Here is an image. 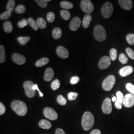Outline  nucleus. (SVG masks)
Here are the masks:
<instances>
[{
    "mask_svg": "<svg viewBox=\"0 0 134 134\" xmlns=\"http://www.w3.org/2000/svg\"><path fill=\"white\" fill-rule=\"evenodd\" d=\"M80 81V77L77 76H75L71 77L70 80V83L71 85H76Z\"/></svg>",
    "mask_w": 134,
    "mask_h": 134,
    "instance_id": "44",
    "label": "nucleus"
},
{
    "mask_svg": "<svg viewBox=\"0 0 134 134\" xmlns=\"http://www.w3.org/2000/svg\"><path fill=\"white\" fill-rule=\"evenodd\" d=\"M90 134H101V131L98 129L93 130Z\"/></svg>",
    "mask_w": 134,
    "mask_h": 134,
    "instance_id": "48",
    "label": "nucleus"
},
{
    "mask_svg": "<svg viewBox=\"0 0 134 134\" xmlns=\"http://www.w3.org/2000/svg\"><path fill=\"white\" fill-rule=\"evenodd\" d=\"M56 53L59 57L62 59H67L69 55L67 49L62 46L58 47L56 49Z\"/></svg>",
    "mask_w": 134,
    "mask_h": 134,
    "instance_id": "15",
    "label": "nucleus"
},
{
    "mask_svg": "<svg viewBox=\"0 0 134 134\" xmlns=\"http://www.w3.org/2000/svg\"><path fill=\"white\" fill-rule=\"evenodd\" d=\"M26 10V8L24 5H18L15 9V12L16 13L18 14H22L24 13Z\"/></svg>",
    "mask_w": 134,
    "mask_h": 134,
    "instance_id": "32",
    "label": "nucleus"
},
{
    "mask_svg": "<svg viewBox=\"0 0 134 134\" xmlns=\"http://www.w3.org/2000/svg\"><path fill=\"white\" fill-rule=\"evenodd\" d=\"M11 107L18 115L23 116L27 112V107L26 104L22 101L15 100L11 103Z\"/></svg>",
    "mask_w": 134,
    "mask_h": 134,
    "instance_id": "1",
    "label": "nucleus"
},
{
    "mask_svg": "<svg viewBox=\"0 0 134 134\" xmlns=\"http://www.w3.org/2000/svg\"><path fill=\"white\" fill-rule=\"evenodd\" d=\"M11 15H12V13H10L8 10H6L0 14V19L2 20H6L9 19L11 16Z\"/></svg>",
    "mask_w": 134,
    "mask_h": 134,
    "instance_id": "31",
    "label": "nucleus"
},
{
    "mask_svg": "<svg viewBox=\"0 0 134 134\" xmlns=\"http://www.w3.org/2000/svg\"><path fill=\"white\" fill-rule=\"evenodd\" d=\"M29 24L28 23V21H27V19H21V20H20L19 22L18 23V26L19 27V28H24L25 26H27Z\"/></svg>",
    "mask_w": 134,
    "mask_h": 134,
    "instance_id": "41",
    "label": "nucleus"
},
{
    "mask_svg": "<svg viewBox=\"0 0 134 134\" xmlns=\"http://www.w3.org/2000/svg\"><path fill=\"white\" fill-rule=\"evenodd\" d=\"M36 23L39 29H45L47 27V23L42 18H39L36 20Z\"/></svg>",
    "mask_w": 134,
    "mask_h": 134,
    "instance_id": "24",
    "label": "nucleus"
},
{
    "mask_svg": "<svg viewBox=\"0 0 134 134\" xmlns=\"http://www.w3.org/2000/svg\"><path fill=\"white\" fill-rule=\"evenodd\" d=\"M51 1L50 0H35V2L42 8H45L47 7V2Z\"/></svg>",
    "mask_w": 134,
    "mask_h": 134,
    "instance_id": "35",
    "label": "nucleus"
},
{
    "mask_svg": "<svg viewBox=\"0 0 134 134\" xmlns=\"http://www.w3.org/2000/svg\"><path fill=\"white\" fill-rule=\"evenodd\" d=\"M111 60L110 57L107 56L101 58L98 63L99 68L101 70H105L107 69L111 65Z\"/></svg>",
    "mask_w": 134,
    "mask_h": 134,
    "instance_id": "10",
    "label": "nucleus"
},
{
    "mask_svg": "<svg viewBox=\"0 0 134 134\" xmlns=\"http://www.w3.org/2000/svg\"><path fill=\"white\" fill-rule=\"evenodd\" d=\"M15 2L14 0H10L8 1L7 5V10H8L10 13H12L14 10Z\"/></svg>",
    "mask_w": 134,
    "mask_h": 134,
    "instance_id": "29",
    "label": "nucleus"
},
{
    "mask_svg": "<svg viewBox=\"0 0 134 134\" xmlns=\"http://www.w3.org/2000/svg\"><path fill=\"white\" fill-rule=\"evenodd\" d=\"M43 114L44 116L50 120H57L58 114L57 112L52 108L50 107H46L43 110Z\"/></svg>",
    "mask_w": 134,
    "mask_h": 134,
    "instance_id": "8",
    "label": "nucleus"
},
{
    "mask_svg": "<svg viewBox=\"0 0 134 134\" xmlns=\"http://www.w3.org/2000/svg\"><path fill=\"white\" fill-rule=\"evenodd\" d=\"M5 112V107L2 102H0V115H3Z\"/></svg>",
    "mask_w": 134,
    "mask_h": 134,
    "instance_id": "45",
    "label": "nucleus"
},
{
    "mask_svg": "<svg viewBox=\"0 0 134 134\" xmlns=\"http://www.w3.org/2000/svg\"><path fill=\"white\" fill-rule=\"evenodd\" d=\"M60 86V82L59 80L56 79L51 83V88L53 91H56L58 90Z\"/></svg>",
    "mask_w": 134,
    "mask_h": 134,
    "instance_id": "37",
    "label": "nucleus"
},
{
    "mask_svg": "<svg viewBox=\"0 0 134 134\" xmlns=\"http://www.w3.org/2000/svg\"><path fill=\"white\" fill-rule=\"evenodd\" d=\"M62 35V30L59 27H55L52 31V36L55 39H58L61 38Z\"/></svg>",
    "mask_w": 134,
    "mask_h": 134,
    "instance_id": "21",
    "label": "nucleus"
},
{
    "mask_svg": "<svg viewBox=\"0 0 134 134\" xmlns=\"http://www.w3.org/2000/svg\"><path fill=\"white\" fill-rule=\"evenodd\" d=\"M60 14L63 19L66 20H69L71 17V14L70 12L67 10H62L60 12Z\"/></svg>",
    "mask_w": 134,
    "mask_h": 134,
    "instance_id": "30",
    "label": "nucleus"
},
{
    "mask_svg": "<svg viewBox=\"0 0 134 134\" xmlns=\"http://www.w3.org/2000/svg\"><path fill=\"white\" fill-rule=\"evenodd\" d=\"M3 27L5 32L7 33H10L12 32L13 27L12 24L10 21H6L3 24Z\"/></svg>",
    "mask_w": 134,
    "mask_h": 134,
    "instance_id": "23",
    "label": "nucleus"
},
{
    "mask_svg": "<svg viewBox=\"0 0 134 134\" xmlns=\"http://www.w3.org/2000/svg\"><path fill=\"white\" fill-rule=\"evenodd\" d=\"M116 78L113 75H109L106 77L103 81L102 86L103 89L105 91H110L114 86Z\"/></svg>",
    "mask_w": 134,
    "mask_h": 134,
    "instance_id": "4",
    "label": "nucleus"
},
{
    "mask_svg": "<svg viewBox=\"0 0 134 134\" xmlns=\"http://www.w3.org/2000/svg\"><path fill=\"white\" fill-rule=\"evenodd\" d=\"M123 105L126 108H130L134 105V95L131 93L127 94L124 96Z\"/></svg>",
    "mask_w": 134,
    "mask_h": 134,
    "instance_id": "11",
    "label": "nucleus"
},
{
    "mask_svg": "<svg viewBox=\"0 0 134 134\" xmlns=\"http://www.w3.org/2000/svg\"><path fill=\"white\" fill-rule=\"evenodd\" d=\"M77 96H78V93L77 92H71L69 93L68 95V98L69 100H75V99H76Z\"/></svg>",
    "mask_w": 134,
    "mask_h": 134,
    "instance_id": "40",
    "label": "nucleus"
},
{
    "mask_svg": "<svg viewBox=\"0 0 134 134\" xmlns=\"http://www.w3.org/2000/svg\"><path fill=\"white\" fill-rule=\"evenodd\" d=\"M101 108L103 113L104 114H109L111 113L112 110V107L111 100L109 98L107 97L104 100Z\"/></svg>",
    "mask_w": 134,
    "mask_h": 134,
    "instance_id": "9",
    "label": "nucleus"
},
{
    "mask_svg": "<svg viewBox=\"0 0 134 134\" xmlns=\"http://www.w3.org/2000/svg\"><path fill=\"white\" fill-rule=\"evenodd\" d=\"M33 89H34V91H35V90H37V91H38L39 93V96H40V97H43V94L39 90V89L38 88V86H37V85H36V84H35V85H34V86H33Z\"/></svg>",
    "mask_w": 134,
    "mask_h": 134,
    "instance_id": "46",
    "label": "nucleus"
},
{
    "mask_svg": "<svg viewBox=\"0 0 134 134\" xmlns=\"http://www.w3.org/2000/svg\"><path fill=\"white\" fill-rule=\"evenodd\" d=\"M117 100V97L115 96H113L112 98V100L113 102H116V101Z\"/></svg>",
    "mask_w": 134,
    "mask_h": 134,
    "instance_id": "49",
    "label": "nucleus"
},
{
    "mask_svg": "<svg viewBox=\"0 0 134 134\" xmlns=\"http://www.w3.org/2000/svg\"><path fill=\"white\" fill-rule=\"evenodd\" d=\"M113 12V5L110 2L105 3L101 8V13L102 16L105 19L109 18Z\"/></svg>",
    "mask_w": 134,
    "mask_h": 134,
    "instance_id": "5",
    "label": "nucleus"
},
{
    "mask_svg": "<svg viewBox=\"0 0 134 134\" xmlns=\"http://www.w3.org/2000/svg\"><path fill=\"white\" fill-rule=\"evenodd\" d=\"M92 16L91 14H86L83 17L82 20V26L85 29H87L89 27L91 22Z\"/></svg>",
    "mask_w": 134,
    "mask_h": 134,
    "instance_id": "19",
    "label": "nucleus"
},
{
    "mask_svg": "<svg viewBox=\"0 0 134 134\" xmlns=\"http://www.w3.org/2000/svg\"><path fill=\"white\" fill-rule=\"evenodd\" d=\"M55 134H66V133H65V132L63 130L60 129V128H58L56 130Z\"/></svg>",
    "mask_w": 134,
    "mask_h": 134,
    "instance_id": "47",
    "label": "nucleus"
},
{
    "mask_svg": "<svg viewBox=\"0 0 134 134\" xmlns=\"http://www.w3.org/2000/svg\"><path fill=\"white\" fill-rule=\"evenodd\" d=\"M81 23V20L79 17H75L71 21L69 25V28L72 31H75L80 28Z\"/></svg>",
    "mask_w": 134,
    "mask_h": 134,
    "instance_id": "13",
    "label": "nucleus"
},
{
    "mask_svg": "<svg viewBox=\"0 0 134 134\" xmlns=\"http://www.w3.org/2000/svg\"><path fill=\"white\" fill-rule=\"evenodd\" d=\"M94 124V117L91 112L86 111L83 114L81 125L83 129L85 131H88L91 129Z\"/></svg>",
    "mask_w": 134,
    "mask_h": 134,
    "instance_id": "2",
    "label": "nucleus"
},
{
    "mask_svg": "<svg viewBox=\"0 0 134 134\" xmlns=\"http://www.w3.org/2000/svg\"><path fill=\"white\" fill-rule=\"evenodd\" d=\"M54 76L53 70L51 68H48L45 71L44 75V79L45 81H51L53 79Z\"/></svg>",
    "mask_w": 134,
    "mask_h": 134,
    "instance_id": "18",
    "label": "nucleus"
},
{
    "mask_svg": "<svg viewBox=\"0 0 134 134\" xmlns=\"http://www.w3.org/2000/svg\"><path fill=\"white\" fill-rule=\"evenodd\" d=\"M57 101L61 105H65L67 103V100L66 98L62 95H59L57 97Z\"/></svg>",
    "mask_w": 134,
    "mask_h": 134,
    "instance_id": "33",
    "label": "nucleus"
},
{
    "mask_svg": "<svg viewBox=\"0 0 134 134\" xmlns=\"http://www.w3.org/2000/svg\"><path fill=\"white\" fill-rule=\"evenodd\" d=\"M39 127L43 129H49L51 128L52 125L51 123L45 119L40 120L39 122Z\"/></svg>",
    "mask_w": 134,
    "mask_h": 134,
    "instance_id": "20",
    "label": "nucleus"
},
{
    "mask_svg": "<svg viewBox=\"0 0 134 134\" xmlns=\"http://www.w3.org/2000/svg\"><path fill=\"white\" fill-rule=\"evenodd\" d=\"M119 59L120 62L122 64H126L128 62V58H127V56L123 53H121L119 55Z\"/></svg>",
    "mask_w": 134,
    "mask_h": 134,
    "instance_id": "38",
    "label": "nucleus"
},
{
    "mask_svg": "<svg viewBox=\"0 0 134 134\" xmlns=\"http://www.w3.org/2000/svg\"><path fill=\"white\" fill-rule=\"evenodd\" d=\"M34 83L32 81H27L24 83L23 86L24 89L25 93L29 98H32L35 96V91L33 89Z\"/></svg>",
    "mask_w": 134,
    "mask_h": 134,
    "instance_id": "6",
    "label": "nucleus"
},
{
    "mask_svg": "<svg viewBox=\"0 0 134 134\" xmlns=\"http://www.w3.org/2000/svg\"><path fill=\"white\" fill-rule=\"evenodd\" d=\"M110 59L112 61H115L117 57V50L115 48H112L110 51Z\"/></svg>",
    "mask_w": 134,
    "mask_h": 134,
    "instance_id": "34",
    "label": "nucleus"
},
{
    "mask_svg": "<svg viewBox=\"0 0 134 134\" xmlns=\"http://www.w3.org/2000/svg\"><path fill=\"white\" fill-rule=\"evenodd\" d=\"M134 71L133 68L130 66H127L121 69L119 74L121 77H125L131 75Z\"/></svg>",
    "mask_w": 134,
    "mask_h": 134,
    "instance_id": "17",
    "label": "nucleus"
},
{
    "mask_svg": "<svg viewBox=\"0 0 134 134\" xmlns=\"http://www.w3.org/2000/svg\"><path fill=\"white\" fill-rule=\"evenodd\" d=\"M27 21H28V23L29 24V25L32 28V29L34 30L35 31H36L38 30V25L37 24L36 21H35L34 20V19L32 18H29L27 19Z\"/></svg>",
    "mask_w": 134,
    "mask_h": 134,
    "instance_id": "27",
    "label": "nucleus"
},
{
    "mask_svg": "<svg viewBox=\"0 0 134 134\" xmlns=\"http://www.w3.org/2000/svg\"><path fill=\"white\" fill-rule=\"evenodd\" d=\"M18 42H19V44L21 45H24L28 43L29 41L30 40V37L29 36H25V37H23V36H19L18 37Z\"/></svg>",
    "mask_w": 134,
    "mask_h": 134,
    "instance_id": "26",
    "label": "nucleus"
},
{
    "mask_svg": "<svg viewBox=\"0 0 134 134\" xmlns=\"http://www.w3.org/2000/svg\"><path fill=\"white\" fill-rule=\"evenodd\" d=\"M119 4L124 10H131L133 7V2L131 0H119Z\"/></svg>",
    "mask_w": 134,
    "mask_h": 134,
    "instance_id": "16",
    "label": "nucleus"
},
{
    "mask_svg": "<svg viewBox=\"0 0 134 134\" xmlns=\"http://www.w3.org/2000/svg\"><path fill=\"white\" fill-rule=\"evenodd\" d=\"M12 59L14 62L15 64L21 65L24 64L26 62V58L24 56L19 54V53H14L12 56Z\"/></svg>",
    "mask_w": 134,
    "mask_h": 134,
    "instance_id": "12",
    "label": "nucleus"
},
{
    "mask_svg": "<svg viewBox=\"0 0 134 134\" xmlns=\"http://www.w3.org/2000/svg\"><path fill=\"white\" fill-rule=\"evenodd\" d=\"M47 20L49 23H52L54 22L55 19V15L52 12H49L48 14H47L46 17Z\"/></svg>",
    "mask_w": 134,
    "mask_h": 134,
    "instance_id": "39",
    "label": "nucleus"
},
{
    "mask_svg": "<svg viewBox=\"0 0 134 134\" xmlns=\"http://www.w3.org/2000/svg\"><path fill=\"white\" fill-rule=\"evenodd\" d=\"M126 89L129 91L130 92L134 95V86L131 83H128L126 86Z\"/></svg>",
    "mask_w": 134,
    "mask_h": 134,
    "instance_id": "43",
    "label": "nucleus"
},
{
    "mask_svg": "<svg viewBox=\"0 0 134 134\" xmlns=\"http://www.w3.org/2000/svg\"><path fill=\"white\" fill-rule=\"evenodd\" d=\"M49 62V60L47 58H42L37 61L35 62V66L37 67H41L47 65Z\"/></svg>",
    "mask_w": 134,
    "mask_h": 134,
    "instance_id": "22",
    "label": "nucleus"
},
{
    "mask_svg": "<svg viewBox=\"0 0 134 134\" xmlns=\"http://www.w3.org/2000/svg\"><path fill=\"white\" fill-rule=\"evenodd\" d=\"M126 40L128 43L131 45H133L134 44V34H129L127 35L126 36Z\"/></svg>",
    "mask_w": 134,
    "mask_h": 134,
    "instance_id": "36",
    "label": "nucleus"
},
{
    "mask_svg": "<svg viewBox=\"0 0 134 134\" xmlns=\"http://www.w3.org/2000/svg\"><path fill=\"white\" fill-rule=\"evenodd\" d=\"M126 52L128 56L131 59L134 60V51L130 47L126 49Z\"/></svg>",
    "mask_w": 134,
    "mask_h": 134,
    "instance_id": "42",
    "label": "nucleus"
},
{
    "mask_svg": "<svg viewBox=\"0 0 134 134\" xmlns=\"http://www.w3.org/2000/svg\"><path fill=\"white\" fill-rule=\"evenodd\" d=\"M5 60V47L3 45L0 46V63H3Z\"/></svg>",
    "mask_w": 134,
    "mask_h": 134,
    "instance_id": "28",
    "label": "nucleus"
},
{
    "mask_svg": "<svg viewBox=\"0 0 134 134\" xmlns=\"http://www.w3.org/2000/svg\"><path fill=\"white\" fill-rule=\"evenodd\" d=\"M93 35L96 40L100 42L105 40L107 36L105 29L100 24L96 25L94 27Z\"/></svg>",
    "mask_w": 134,
    "mask_h": 134,
    "instance_id": "3",
    "label": "nucleus"
},
{
    "mask_svg": "<svg viewBox=\"0 0 134 134\" xmlns=\"http://www.w3.org/2000/svg\"><path fill=\"white\" fill-rule=\"evenodd\" d=\"M81 10L87 14H90L94 10V5L90 0H82L81 2Z\"/></svg>",
    "mask_w": 134,
    "mask_h": 134,
    "instance_id": "7",
    "label": "nucleus"
},
{
    "mask_svg": "<svg viewBox=\"0 0 134 134\" xmlns=\"http://www.w3.org/2000/svg\"><path fill=\"white\" fill-rule=\"evenodd\" d=\"M117 100L115 102V106L118 109H121L123 104L124 97L121 91H118L116 92Z\"/></svg>",
    "mask_w": 134,
    "mask_h": 134,
    "instance_id": "14",
    "label": "nucleus"
},
{
    "mask_svg": "<svg viewBox=\"0 0 134 134\" xmlns=\"http://www.w3.org/2000/svg\"><path fill=\"white\" fill-rule=\"evenodd\" d=\"M60 6L64 9L69 10V9H71L73 8V4L71 2L64 1L61 2Z\"/></svg>",
    "mask_w": 134,
    "mask_h": 134,
    "instance_id": "25",
    "label": "nucleus"
}]
</instances>
